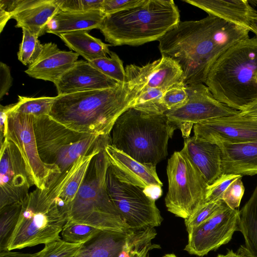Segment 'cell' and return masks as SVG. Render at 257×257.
<instances>
[{"instance_id":"1","label":"cell","mask_w":257,"mask_h":257,"mask_svg":"<svg viewBox=\"0 0 257 257\" xmlns=\"http://www.w3.org/2000/svg\"><path fill=\"white\" fill-rule=\"evenodd\" d=\"M250 30L208 15L180 21L159 40L162 55L176 61L185 86L204 83L211 67L227 49L249 38Z\"/></svg>"},{"instance_id":"2","label":"cell","mask_w":257,"mask_h":257,"mask_svg":"<svg viewBox=\"0 0 257 257\" xmlns=\"http://www.w3.org/2000/svg\"><path fill=\"white\" fill-rule=\"evenodd\" d=\"M142 88L126 80L112 88L57 95L49 115L78 133L110 136L117 119L132 107Z\"/></svg>"},{"instance_id":"3","label":"cell","mask_w":257,"mask_h":257,"mask_svg":"<svg viewBox=\"0 0 257 257\" xmlns=\"http://www.w3.org/2000/svg\"><path fill=\"white\" fill-rule=\"evenodd\" d=\"M79 158L46 189L30 192L21 203L18 222L7 250L32 247L61 239L60 234L67 220L65 206L59 196L77 167Z\"/></svg>"},{"instance_id":"4","label":"cell","mask_w":257,"mask_h":257,"mask_svg":"<svg viewBox=\"0 0 257 257\" xmlns=\"http://www.w3.org/2000/svg\"><path fill=\"white\" fill-rule=\"evenodd\" d=\"M204 84L217 100L239 111L257 100V38L227 49L211 67Z\"/></svg>"},{"instance_id":"5","label":"cell","mask_w":257,"mask_h":257,"mask_svg":"<svg viewBox=\"0 0 257 257\" xmlns=\"http://www.w3.org/2000/svg\"><path fill=\"white\" fill-rule=\"evenodd\" d=\"M176 129L165 113L131 107L115 122L111 145L141 163L156 166L168 156V141Z\"/></svg>"},{"instance_id":"6","label":"cell","mask_w":257,"mask_h":257,"mask_svg":"<svg viewBox=\"0 0 257 257\" xmlns=\"http://www.w3.org/2000/svg\"><path fill=\"white\" fill-rule=\"evenodd\" d=\"M173 0H146L133 9L105 15L99 27L112 46H138L159 40L179 22Z\"/></svg>"},{"instance_id":"7","label":"cell","mask_w":257,"mask_h":257,"mask_svg":"<svg viewBox=\"0 0 257 257\" xmlns=\"http://www.w3.org/2000/svg\"><path fill=\"white\" fill-rule=\"evenodd\" d=\"M110 166L105 149L93 157L75 198L66 206L67 220L102 230L123 232L130 229L107 192L106 173Z\"/></svg>"},{"instance_id":"8","label":"cell","mask_w":257,"mask_h":257,"mask_svg":"<svg viewBox=\"0 0 257 257\" xmlns=\"http://www.w3.org/2000/svg\"><path fill=\"white\" fill-rule=\"evenodd\" d=\"M39 154L45 164L65 173L81 157L100 151L111 145L110 135L97 136L71 130L49 115L33 116Z\"/></svg>"},{"instance_id":"9","label":"cell","mask_w":257,"mask_h":257,"mask_svg":"<svg viewBox=\"0 0 257 257\" xmlns=\"http://www.w3.org/2000/svg\"><path fill=\"white\" fill-rule=\"evenodd\" d=\"M168 211L184 219L205 203L208 185L186 152H175L167 166Z\"/></svg>"},{"instance_id":"10","label":"cell","mask_w":257,"mask_h":257,"mask_svg":"<svg viewBox=\"0 0 257 257\" xmlns=\"http://www.w3.org/2000/svg\"><path fill=\"white\" fill-rule=\"evenodd\" d=\"M106 186L111 201L130 229L138 230L161 225L163 219L156 199L144 188L120 179L110 166Z\"/></svg>"},{"instance_id":"11","label":"cell","mask_w":257,"mask_h":257,"mask_svg":"<svg viewBox=\"0 0 257 257\" xmlns=\"http://www.w3.org/2000/svg\"><path fill=\"white\" fill-rule=\"evenodd\" d=\"M13 108L8 113L5 138L19 149L34 185L37 188L46 189L59 176L60 169L56 165L45 164L41 160L35 135L33 116L16 112Z\"/></svg>"},{"instance_id":"12","label":"cell","mask_w":257,"mask_h":257,"mask_svg":"<svg viewBox=\"0 0 257 257\" xmlns=\"http://www.w3.org/2000/svg\"><path fill=\"white\" fill-rule=\"evenodd\" d=\"M186 88L188 95L187 103L165 113L185 139L189 137L192 128L196 123L240 112L217 100L202 83L188 85Z\"/></svg>"},{"instance_id":"13","label":"cell","mask_w":257,"mask_h":257,"mask_svg":"<svg viewBox=\"0 0 257 257\" xmlns=\"http://www.w3.org/2000/svg\"><path fill=\"white\" fill-rule=\"evenodd\" d=\"M239 210L227 206L188 233L184 250L203 256L227 243L239 230Z\"/></svg>"},{"instance_id":"14","label":"cell","mask_w":257,"mask_h":257,"mask_svg":"<svg viewBox=\"0 0 257 257\" xmlns=\"http://www.w3.org/2000/svg\"><path fill=\"white\" fill-rule=\"evenodd\" d=\"M0 208L21 203L34 185L17 146L5 138L1 145Z\"/></svg>"},{"instance_id":"15","label":"cell","mask_w":257,"mask_h":257,"mask_svg":"<svg viewBox=\"0 0 257 257\" xmlns=\"http://www.w3.org/2000/svg\"><path fill=\"white\" fill-rule=\"evenodd\" d=\"M193 128L196 139L216 145L242 144L257 140V119L240 112L196 123Z\"/></svg>"},{"instance_id":"16","label":"cell","mask_w":257,"mask_h":257,"mask_svg":"<svg viewBox=\"0 0 257 257\" xmlns=\"http://www.w3.org/2000/svg\"><path fill=\"white\" fill-rule=\"evenodd\" d=\"M156 234L151 227L123 232L101 230L84 243L74 257H130L135 246L152 241Z\"/></svg>"},{"instance_id":"17","label":"cell","mask_w":257,"mask_h":257,"mask_svg":"<svg viewBox=\"0 0 257 257\" xmlns=\"http://www.w3.org/2000/svg\"><path fill=\"white\" fill-rule=\"evenodd\" d=\"M105 150L115 175L121 180L144 188L156 200L162 194L163 183L156 172V166L144 164L107 145Z\"/></svg>"},{"instance_id":"18","label":"cell","mask_w":257,"mask_h":257,"mask_svg":"<svg viewBox=\"0 0 257 257\" xmlns=\"http://www.w3.org/2000/svg\"><path fill=\"white\" fill-rule=\"evenodd\" d=\"M125 71L126 80L142 87L147 86L166 91L172 85L183 82V72L180 65L173 59L164 55L142 66L128 65Z\"/></svg>"},{"instance_id":"19","label":"cell","mask_w":257,"mask_h":257,"mask_svg":"<svg viewBox=\"0 0 257 257\" xmlns=\"http://www.w3.org/2000/svg\"><path fill=\"white\" fill-rule=\"evenodd\" d=\"M119 82L106 76L88 61H78L55 84L58 95L112 88Z\"/></svg>"},{"instance_id":"20","label":"cell","mask_w":257,"mask_h":257,"mask_svg":"<svg viewBox=\"0 0 257 257\" xmlns=\"http://www.w3.org/2000/svg\"><path fill=\"white\" fill-rule=\"evenodd\" d=\"M79 56L72 51L60 50L55 43H47L38 59L25 72L31 77L55 84L76 63Z\"/></svg>"},{"instance_id":"21","label":"cell","mask_w":257,"mask_h":257,"mask_svg":"<svg viewBox=\"0 0 257 257\" xmlns=\"http://www.w3.org/2000/svg\"><path fill=\"white\" fill-rule=\"evenodd\" d=\"M182 149L208 186L222 174L221 151L217 145L199 141L192 136L185 139Z\"/></svg>"},{"instance_id":"22","label":"cell","mask_w":257,"mask_h":257,"mask_svg":"<svg viewBox=\"0 0 257 257\" xmlns=\"http://www.w3.org/2000/svg\"><path fill=\"white\" fill-rule=\"evenodd\" d=\"M222 172L241 176L257 174V140L242 144L221 143Z\"/></svg>"},{"instance_id":"23","label":"cell","mask_w":257,"mask_h":257,"mask_svg":"<svg viewBox=\"0 0 257 257\" xmlns=\"http://www.w3.org/2000/svg\"><path fill=\"white\" fill-rule=\"evenodd\" d=\"M59 11L54 0H27L12 18L16 21V28L25 29L38 38L44 34L47 25Z\"/></svg>"},{"instance_id":"24","label":"cell","mask_w":257,"mask_h":257,"mask_svg":"<svg viewBox=\"0 0 257 257\" xmlns=\"http://www.w3.org/2000/svg\"><path fill=\"white\" fill-rule=\"evenodd\" d=\"M183 1L205 11L209 15L217 17L248 29L252 15L255 11L246 0Z\"/></svg>"},{"instance_id":"25","label":"cell","mask_w":257,"mask_h":257,"mask_svg":"<svg viewBox=\"0 0 257 257\" xmlns=\"http://www.w3.org/2000/svg\"><path fill=\"white\" fill-rule=\"evenodd\" d=\"M105 16L101 11L74 12L59 10L47 25L45 32L58 36L77 31L99 29Z\"/></svg>"},{"instance_id":"26","label":"cell","mask_w":257,"mask_h":257,"mask_svg":"<svg viewBox=\"0 0 257 257\" xmlns=\"http://www.w3.org/2000/svg\"><path fill=\"white\" fill-rule=\"evenodd\" d=\"M244 244L237 251L249 257H257V185L251 196L239 210V230Z\"/></svg>"},{"instance_id":"27","label":"cell","mask_w":257,"mask_h":257,"mask_svg":"<svg viewBox=\"0 0 257 257\" xmlns=\"http://www.w3.org/2000/svg\"><path fill=\"white\" fill-rule=\"evenodd\" d=\"M65 45L87 61L107 57L110 52V45L89 35L86 31H77L58 36Z\"/></svg>"},{"instance_id":"28","label":"cell","mask_w":257,"mask_h":257,"mask_svg":"<svg viewBox=\"0 0 257 257\" xmlns=\"http://www.w3.org/2000/svg\"><path fill=\"white\" fill-rule=\"evenodd\" d=\"M100 151H96L90 155L82 156L80 158L77 167L65 185L59 196L61 202L64 206L68 205L75 198L84 179L91 160Z\"/></svg>"},{"instance_id":"29","label":"cell","mask_w":257,"mask_h":257,"mask_svg":"<svg viewBox=\"0 0 257 257\" xmlns=\"http://www.w3.org/2000/svg\"><path fill=\"white\" fill-rule=\"evenodd\" d=\"M165 91L161 89L144 86L133 102L132 107L153 113H166L168 110L163 102Z\"/></svg>"},{"instance_id":"30","label":"cell","mask_w":257,"mask_h":257,"mask_svg":"<svg viewBox=\"0 0 257 257\" xmlns=\"http://www.w3.org/2000/svg\"><path fill=\"white\" fill-rule=\"evenodd\" d=\"M21 203H14L0 208V251L7 250L11 236L20 217Z\"/></svg>"},{"instance_id":"31","label":"cell","mask_w":257,"mask_h":257,"mask_svg":"<svg viewBox=\"0 0 257 257\" xmlns=\"http://www.w3.org/2000/svg\"><path fill=\"white\" fill-rule=\"evenodd\" d=\"M55 97L37 98L18 96V101L13 110L34 117L49 115Z\"/></svg>"},{"instance_id":"32","label":"cell","mask_w":257,"mask_h":257,"mask_svg":"<svg viewBox=\"0 0 257 257\" xmlns=\"http://www.w3.org/2000/svg\"><path fill=\"white\" fill-rule=\"evenodd\" d=\"M88 62L109 78L119 83L126 81L123 62L115 53L110 52L109 57L100 58Z\"/></svg>"},{"instance_id":"33","label":"cell","mask_w":257,"mask_h":257,"mask_svg":"<svg viewBox=\"0 0 257 257\" xmlns=\"http://www.w3.org/2000/svg\"><path fill=\"white\" fill-rule=\"evenodd\" d=\"M101 230L94 227L67 220L61 233V239L72 243H85Z\"/></svg>"},{"instance_id":"34","label":"cell","mask_w":257,"mask_h":257,"mask_svg":"<svg viewBox=\"0 0 257 257\" xmlns=\"http://www.w3.org/2000/svg\"><path fill=\"white\" fill-rule=\"evenodd\" d=\"M23 39L18 52L19 60L24 65L30 66L41 55L44 47L38 39L28 30L22 29Z\"/></svg>"},{"instance_id":"35","label":"cell","mask_w":257,"mask_h":257,"mask_svg":"<svg viewBox=\"0 0 257 257\" xmlns=\"http://www.w3.org/2000/svg\"><path fill=\"white\" fill-rule=\"evenodd\" d=\"M227 206L222 200L203 204L188 218L185 219L188 233Z\"/></svg>"},{"instance_id":"36","label":"cell","mask_w":257,"mask_h":257,"mask_svg":"<svg viewBox=\"0 0 257 257\" xmlns=\"http://www.w3.org/2000/svg\"><path fill=\"white\" fill-rule=\"evenodd\" d=\"M83 243H69L61 239L45 244L34 257H74Z\"/></svg>"},{"instance_id":"37","label":"cell","mask_w":257,"mask_h":257,"mask_svg":"<svg viewBox=\"0 0 257 257\" xmlns=\"http://www.w3.org/2000/svg\"><path fill=\"white\" fill-rule=\"evenodd\" d=\"M188 101L186 86L183 82L176 83L165 91L163 102L168 111L180 108Z\"/></svg>"},{"instance_id":"38","label":"cell","mask_w":257,"mask_h":257,"mask_svg":"<svg viewBox=\"0 0 257 257\" xmlns=\"http://www.w3.org/2000/svg\"><path fill=\"white\" fill-rule=\"evenodd\" d=\"M104 0H54L59 10L74 12L101 11Z\"/></svg>"},{"instance_id":"39","label":"cell","mask_w":257,"mask_h":257,"mask_svg":"<svg viewBox=\"0 0 257 257\" xmlns=\"http://www.w3.org/2000/svg\"><path fill=\"white\" fill-rule=\"evenodd\" d=\"M241 177L239 175L222 173L213 183L208 186L205 203L222 200L223 194L227 188Z\"/></svg>"},{"instance_id":"40","label":"cell","mask_w":257,"mask_h":257,"mask_svg":"<svg viewBox=\"0 0 257 257\" xmlns=\"http://www.w3.org/2000/svg\"><path fill=\"white\" fill-rule=\"evenodd\" d=\"M242 177H239L232 182L224 192L222 200L230 208L237 209L244 193V186L241 180Z\"/></svg>"},{"instance_id":"41","label":"cell","mask_w":257,"mask_h":257,"mask_svg":"<svg viewBox=\"0 0 257 257\" xmlns=\"http://www.w3.org/2000/svg\"><path fill=\"white\" fill-rule=\"evenodd\" d=\"M146 0H104L101 11L105 15L133 9L143 4Z\"/></svg>"},{"instance_id":"42","label":"cell","mask_w":257,"mask_h":257,"mask_svg":"<svg viewBox=\"0 0 257 257\" xmlns=\"http://www.w3.org/2000/svg\"><path fill=\"white\" fill-rule=\"evenodd\" d=\"M13 78L9 67L5 63L0 62V99L8 94L12 85Z\"/></svg>"},{"instance_id":"43","label":"cell","mask_w":257,"mask_h":257,"mask_svg":"<svg viewBox=\"0 0 257 257\" xmlns=\"http://www.w3.org/2000/svg\"><path fill=\"white\" fill-rule=\"evenodd\" d=\"M16 103L0 105V143L3 144L6 136V124L8 113L15 106Z\"/></svg>"},{"instance_id":"44","label":"cell","mask_w":257,"mask_h":257,"mask_svg":"<svg viewBox=\"0 0 257 257\" xmlns=\"http://www.w3.org/2000/svg\"><path fill=\"white\" fill-rule=\"evenodd\" d=\"M160 247L159 245L153 244L151 241L140 244L131 251L130 257H148L150 250Z\"/></svg>"},{"instance_id":"45","label":"cell","mask_w":257,"mask_h":257,"mask_svg":"<svg viewBox=\"0 0 257 257\" xmlns=\"http://www.w3.org/2000/svg\"><path fill=\"white\" fill-rule=\"evenodd\" d=\"M243 115L257 119V100L251 103L244 110L240 112Z\"/></svg>"},{"instance_id":"46","label":"cell","mask_w":257,"mask_h":257,"mask_svg":"<svg viewBox=\"0 0 257 257\" xmlns=\"http://www.w3.org/2000/svg\"><path fill=\"white\" fill-rule=\"evenodd\" d=\"M34 253L14 252L9 250L0 251V257H34Z\"/></svg>"},{"instance_id":"47","label":"cell","mask_w":257,"mask_h":257,"mask_svg":"<svg viewBox=\"0 0 257 257\" xmlns=\"http://www.w3.org/2000/svg\"><path fill=\"white\" fill-rule=\"evenodd\" d=\"M11 18L10 14L0 9V33L2 32L7 23Z\"/></svg>"},{"instance_id":"48","label":"cell","mask_w":257,"mask_h":257,"mask_svg":"<svg viewBox=\"0 0 257 257\" xmlns=\"http://www.w3.org/2000/svg\"><path fill=\"white\" fill-rule=\"evenodd\" d=\"M249 29L250 31L252 32L254 34L255 36L257 38V11H255L250 24Z\"/></svg>"},{"instance_id":"49","label":"cell","mask_w":257,"mask_h":257,"mask_svg":"<svg viewBox=\"0 0 257 257\" xmlns=\"http://www.w3.org/2000/svg\"><path fill=\"white\" fill-rule=\"evenodd\" d=\"M217 257H249L248 255L240 252H234L232 250L228 249L227 252L225 254H219Z\"/></svg>"},{"instance_id":"50","label":"cell","mask_w":257,"mask_h":257,"mask_svg":"<svg viewBox=\"0 0 257 257\" xmlns=\"http://www.w3.org/2000/svg\"><path fill=\"white\" fill-rule=\"evenodd\" d=\"M162 257H177L176 255L173 253L166 254Z\"/></svg>"}]
</instances>
